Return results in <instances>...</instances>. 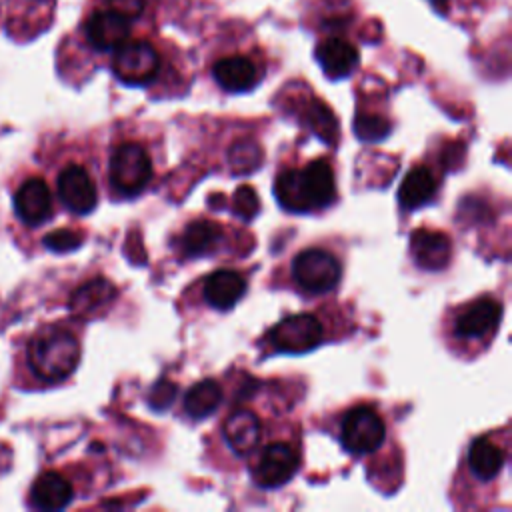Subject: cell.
I'll return each mask as SVG.
<instances>
[{
    "label": "cell",
    "instance_id": "cell-15",
    "mask_svg": "<svg viewBox=\"0 0 512 512\" xmlns=\"http://www.w3.org/2000/svg\"><path fill=\"white\" fill-rule=\"evenodd\" d=\"M246 288L248 280L242 272L230 268L214 270L204 280V300L216 310H228L246 294Z\"/></svg>",
    "mask_w": 512,
    "mask_h": 512
},
{
    "label": "cell",
    "instance_id": "cell-9",
    "mask_svg": "<svg viewBox=\"0 0 512 512\" xmlns=\"http://www.w3.org/2000/svg\"><path fill=\"white\" fill-rule=\"evenodd\" d=\"M502 318V304L492 296L468 302L454 318L452 332L460 340H480L490 336Z\"/></svg>",
    "mask_w": 512,
    "mask_h": 512
},
{
    "label": "cell",
    "instance_id": "cell-29",
    "mask_svg": "<svg viewBox=\"0 0 512 512\" xmlns=\"http://www.w3.org/2000/svg\"><path fill=\"white\" fill-rule=\"evenodd\" d=\"M176 394V386L172 382H158L152 392H150V404L156 408V410H164L172 404V398Z\"/></svg>",
    "mask_w": 512,
    "mask_h": 512
},
{
    "label": "cell",
    "instance_id": "cell-4",
    "mask_svg": "<svg viewBox=\"0 0 512 512\" xmlns=\"http://www.w3.org/2000/svg\"><path fill=\"white\" fill-rule=\"evenodd\" d=\"M294 282L310 294H322L338 286L342 262L324 248H306L292 260Z\"/></svg>",
    "mask_w": 512,
    "mask_h": 512
},
{
    "label": "cell",
    "instance_id": "cell-14",
    "mask_svg": "<svg viewBox=\"0 0 512 512\" xmlns=\"http://www.w3.org/2000/svg\"><path fill=\"white\" fill-rule=\"evenodd\" d=\"M212 76L220 88L236 94L252 90L260 82L262 72L256 62L246 56H226L212 66Z\"/></svg>",
    "mask_w": 512,
    "mask_h": 512
},
{
    "label": "cell",
    "instance_id": "cell-3",
    "mask_svg": "<svg viewBox=\"0 0 512 512\" xmlns=\"http://www.w3.org/2000/svg\"><path fill=\"white\" fill-rule=\"evenodd\" d=\"M110 186L122 196L140 194L154 176L148 150L140 142H122L112 150L108 166Z\"/></svg>",
    "mask_w": 512,
    "mask_h": 512
},
{
    "label": "cell",
    "instance_id": "cell-21",
    "mask_svg": "<svg viewBox=\"0 0 512 512\" xmlns=\"http://www.w3.org/2000/svg\"><path fill=\"white\" fill-rule=\"evenodd\" d=\"M504 462H506L504 448L498 442H494L490 436H478L468 448V468L482 482L496 478Z\"/></svg>",
    "mask_w": 512,
    "mask_h": 512
},
{
    "label": "cell",
    "instance_id": "cell-5",
    "mask_svg": "<svg viewBox=\"0 0 512 512\" xmlns=\"http://www.w3.org/2000/svg\"><path fill=\"white\" fill-rule=\"evenodd\" d=\"M384 438L386 424L372 406H354L340 422V442L354 456L376 452L384 444Z\"/></svg>",
    "mask_w": 512,
    "mask_h": 512
},
{
    "label": "cell",
    "instance_id": "cell-8",
    "mask_svg": "<svg viewBox=\"0 0 512 512\" xmlns=\"http://www.w3.org/2000/svg\"><path fill=\"white\" fill-rule=\"evenodd\" d=\"M300 468V450L286 440H278L262 448L250 468L252 480L260 488H278L294 478Z\"/></svg>",
    "mask_w": 512,
    "mask_h": 512
},
{
    "label": "cell",
    "instance_id": "cell-27",
    "mask_svg": "<svg viewBox=\"0 0 512 512\" xmlns=\"http://www.w3.org/2000/svg\"><path fill=\"white\" fill-rule=\"evenodd\" d=\"M82 244V236L70 228H58L44 236V246L52 252H70Z\"/></svg>",
    "mask_w": 512,
    "mask_h": 512
},
{
    "label": "cell",
    "instance_id": "cell-19",
    "mask_svg": "<svg viewBox=\"0 0 512 512\" xmlns=\"http://www.w3.org/2000/svg\"><path fill=\"white\" fill-rule=\"evenodd\" d=\"M74 498L72 484L54 470L42 472L30 490V502L34 508L40 510H62L66 508Z\"/></svg>",
    "mask_w": 512,
    "mask_h": 512
},
{
    "label": "cell",
    "instance_id": "cell-24",
    "mask_svg": "<svg viewBox=\"0 0 512 512\" xmlns=\"http://www.w3.org/2000/svg\"><path fill=\"white\" fill-rule=\"evenodd\" d=\"M354 132L364 142H378L390 134V122L378 114L358 112L354 118Z\"/></svg>",
    "mask_w": 512,
    "mask_h": 512
},
{
    "label": "cell",
    "instance_id": "cell-10",
    "mask_svg": "<svg viewBox=\"0 0 512 512\" xmlns=\"http://www.w3.org/2000/svg\"><path fill=\"white\" fill-rule=\"evenodd\" d=\"M58 196L74 214H88L98 204V192L92 176L80 164H68L58 174Z\"/></svg>",
    "mask_w": 512,
    "mask_h": 512
},
{
    "label": "cell",
    "instance_id": "cell-16",
    "mask_svg": "<svg viewBox=\"0 0 512 512\" xmlns=\"http://www.w3.org/2000/svg\"><path fill=\"white\" fill-rule=\"evenodd\" d=\"M222 432H224L226 446L234 454H248L260 442V434H262L260 418L252 410H246V408L234 410L224 420Z\"/></svg>",
    "mask_w": 512,
    "mask_h": 512
},
{
    "label": "cell",
    "instance_id": "cell-22",
    "mask_svg": "<svg viewBox=\"0 0 512 512\" xmlns=\"http://www.w3.org/2000/svg\"><path fill=\"white\" fill-rule=\"evenodd\" d=\"M116 296V288L106 278H94L84 282L70 296V310L76 316H92L104 306H108Z\"/></svg>",
    "mask_w": 512,
    "mask_h": 512
},
{
    "label": "cell",
    "instance_id": "cell-30",
    "mask_svg": "<svg viewBox=\"0 0 512 512\" xmlns=\"http://www.w3.org/2000/svg\"><path fill=\"white\" fill-rule=\"evenodd\" d=\"M110 10H116L120 14H124L126 18H134L140 16V12L144 10V0H106Z\"/></svg>",
    "mask_w": 512,
    "mask_h": 512
},
{
    "label": "cell",
    "instance_id": "cell-31",
    "mask_svg": "<svg viewBox=\"0 0 512 512\" xmlns=\"http://www.w3.org/2000/svg\"><path fill=\"white\" fill-rule=\"evenodd\" d=\"M436 8H446L450 4V0H430Z\"/></svg>",
    "mask_w": 512,
    "mask_h": 512
},
{
    "label": "cell",
    "instance_id": "cell-25",
    "mask_svg": "<svg viewBox=\"0 0 512 512\" xmlns=\"http://www.w3.org/2000/svg\"><path fill=\"white\" fill-rule=\"evenodd\" d=\"M306 112H308V122H310V126L314 128V132H316L318 136H322L324 140L334 142L338 124H336V120H334L330 108H326V106H324L322 102H318V100H312Z\"/></svg>",
    "mask_w": 512,
    "mask_h": 512
},
{
    "label": "cell",
    "instance_id": "cell-13",
    "mask_svg": "<svg viewBox=\"0 0 512 512\" xmlns=\"http://www.w3.org/2000/svg\"><path fill=\"white\" fill-rule=\"evenodd\" d=\"M16 216L28 224L38 226L52 216V194L42 178H28L14 194Z\"/></svg>",
    "mask_w": 512,
    "mask_h": 512
},
{
    "label": "cell",
    "instance_id": "cell-11",
    "mask_svg": "<svg viewBox=\"0 0 512 512\" xmlns=\"http://www.w3.org/2000/svg\"><path fill=\"white\" fill-rule=\"evenodd\" d=\"M410 252L422 270H444L452 256L450 238L434 228H416L410 234Z\"/></svg>",
    "mask_w": 512,
    "mask_h": 512
},
{
    "label": "cell",
    "instance_id": "cell-6",
    "mask_svg": "<svg viewBox=\"0 0 512 512\" xmlns=\"http://www.w3.org/2000/svg\"><path fill=\"white\" fill-rule=\"evenodd\" d=\"M160 56L156 48L146 40H126L114 48L112 72L130 86H144L158 76Z\"/></svg>",
    "mask_w": 512,
    "mask_h": 512
},
{
    "label": "cell",
    "instance_id": "cell-23",
    "mask_svg": "<svg viewBox=\"0 0 512 512\" xmlns=\"http://www.w3.org/2000/svg\"><path fill=\"white\" fill-rule=\"evenodd\" d=\"M222 402V388L216 380L196 382L184 396V410L190 418L202 420L210 416Z\"/></svg>",
    "mask_w": 512,
    "mask_h": 512
},
{
    "label": "cell",
    "instance_id": "cell-2",
    "mask_svg": "<svg viewBox=\"0 0 512 512\" xmlns=\"http://www.w3.org/2000/svg\"><path fill=\"white\" fill-rule=\"evenodd\" d=\"M78 362L80 344L74 334L60 326L42 328L28 344V364L32 372L46 382L68 378Z\"/></svg>",
    "mask_w": 512,
    "mask_h": 512
},
{
    "label": "cell",
    "instance_id": "cell-17",
    "mask_svg": "<svg viewBox=\"0 0 512 512\" xmlns=\"http://www.w3.org/2000/svg\"><path fill=\"white\" fill-rule=\"evenodd\" d=\"M316 60L328 78L340 80L350 76L358 66V50L348 40L334 36L316 46Z\"/></svg>",
    "mask_w": 512,
    "mask_h": 512
},
{
    "label": "cell",
    "instance_id": "cell-12",
    "mask_svg": "<svg viewBox=\"0 0 512 512\" xmlns=\"http://www.w3.org/2000/svg\"><path fill=\"white\" fill-rule=\"evenodd\" d=\"M86 40L96 50H114L130 36V18L116 10L94 12L84 26Z\"/></svg>",
    "mask_w": 512,
    "mask_h": 512
},
{
    "label": "cell",
    "instance_id": "cell-1",
    "mask_svg": "<svg viewBox=\"0 0 512 512\" xmlns=\"http://www.w3.org/2000/svg\"><path fill=\"white\" fill-rule=\"evenodd\" d=\"M274 194L290 212L322 210L336 200L334 170L326 158H314L302 168H284L274 180Z\"/></svg>",
    "mask_w": 512,
    "mask_h": 512
},
{
    "label": "cell",
    "instance_id": "cell-28",
    "mask_svg": "<svg viewBox=\"0 0 512 512\" xmlns=\"http://www.w3.org/2000/svg\"><path fill=\"white\" fill-rule=\"evenodd\" d=\"M234 212L244 220H250L258 212V196L252 186H240L234 194Z\"/></svg>",
    "mask_w": 512,
    "mask_h": 512
},
{
    "label": "cell",
    "instance_id": "cell-7",
    "mask_svg": "<svg viewBox=\"0 0 512 512\" xmlns=\"http://www.w3.org/2000/svg\"><path fill=\"white\" fill-rule=\"evenodd\" d=\"M268 344L276 352H310L324 340V324L316 314H292L280 320L268 332Z\"/></svg>",
    "mask_w": 512,
    "mask_h": 512
},
{
    "label": "cell",
    "instance_id": "cell-26",
    "mask_svg": "<svg viewBox=\"0 0 512 512\" xmlns=\"http://www.w3.org/2000/svg\"><path fill=\"white\" fill-rule=\"evenodd\" d=\"M230 164L234 170L248 172L260 164V148L254 142H238L230 150Z\"/></svg>",
    "mask_w": 512,
    "mask_h": 512
},
{
    "label": "cell",
    "instance_id": "cell-18",
    "mask_svg": "<svg viewBox=\"0 0 512 512\" xmlns=\"http://www.w3.org/2000/svg\"><path fill=\"white\" fill-rule=\"evenodd\" d=\"M436 192H438L436 174L428 166L418 164V166H412L402 178L398 188V202L406 210H418L426 206L436 196Z\"/></svg>",
    "mask_w": 512,
    "mask_h": 512
},
{
    "label": "cell",
    "instance_id": "cell-20",
    "mask_svg": "<svg viewBox=\"0 0 512 512\" xmlns=\"http://www.w3.org/2000/svg\"><path fill=\"white\" fill-rule=\"evenodd\" d=\"M224 240V230L218 222L214 220H194L190 222L182 234H180V250L184 256L196 258L204 254H212L220 248Z\"/></svg>",
    "mask_w": 512,
    "mask_h": 512
}]
</instances>
